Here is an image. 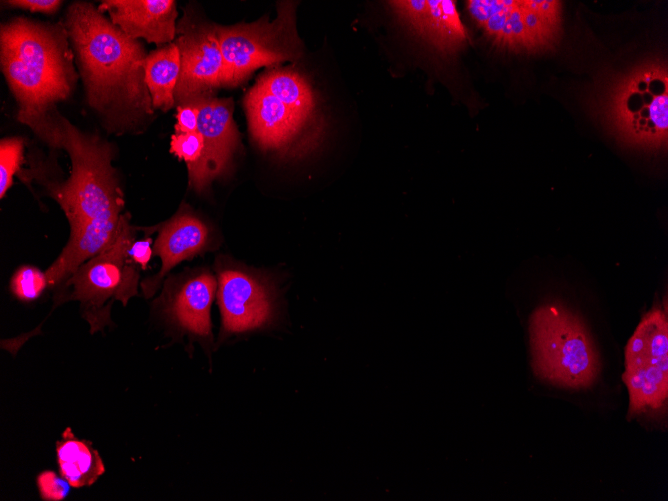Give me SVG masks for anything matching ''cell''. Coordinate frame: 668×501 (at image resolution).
I'll list each match as a JSON object with an SVG mask.
<instances>
[{"label":"cell","mask_w":668,"mask_h":501,"mask_svg":"<svg viewBox=\"0 0 668 501\" xmlns=\"http://www.w3.org/2000/svg\"><path fill=\"white\" fill-rule=\"evenodd\" d=\"M151 243L150 238L134 241L128 250L130 259L142 269H146L151 260L153 254Z\"/></svg>","instance_id":"4316f807"},{"label":"cell","mask_w":668,"mask_h":501,"mask_svg":"<svg viewBox=\"0 0 668 501\" xmlns=\"http://www.w3.org/2000/svg\"><path fill=\"white\" fill-rule=\"evenodd\" d=\"M217 301L221 335L245 333L269 325L275 315L276 294L271 282L234 264L217 267Z\"/></svg>","instance_id":"30bf717a"},{"label":"cell","mask_w":668,"mask_h":501,"mask_svg":"<svg viewBox=\"0 0 668 501\" xmlns=\"http://www.w3.org/2000/svg\"><path fill=\"white\" fill-rule=\"evenodd\" d=\"M223 68L221 86L242 84L260 67H276L300 55L301 42L295 29L291 2L280 4L272 22L261 18L253 23L215 25Z\"/></svg>","instance_id":"ba28073f"},{"label":"cell","mask_w":668,"mask_h":501,"mask_svg":"<svg viewBox=\"0 0 668 501\" xmlns=\"http://www.w3.org/2000/svg\"><path fill=\"white\" fill-rule=\"evenodd\" d=\"M203 149V137L199 131L174 133L171 136L170 151L180 160H183L187 168L198 162L202 156Z\"/></svg>","instance_id":"603a6c76"},{"label":"cell","mask_w":668,"mask_h":501,"mask_svg":"<svg viewBox=\"0 0 668 501\" xmlns=\"http://www.w3.org/2000/svg\"><path fill=\"white\" fill-rule=\"evenodd\" d=\"M466 10L498 50L537 56L555 49L562 32L557 0H469Z\"/></svg>","instance_id":"8992f818"},{"label":"cell","mask_w":668,"mask_h":501,"mask_svg":"<svg viewBox=\"0 0 668 501\" xmlns=\"http://www.w3.org/2000/svg\"><path fill=\"white\" fill-rule=\"evenodd\" d=\"M244 106L250 133L261 149L294 157L311 149L303 136L307 127L258 81L245 95Z\"/></svg>","instance_id":"4fadbf2b"},{"label":"cell","mask_w":668,"mask_h":501,"mask_svg":"<svg viewBox=\"0 0 668 501\" xmlns=\"http://www.w3.org/2000/svg\"><path fill=\"white\" fill-rule=\"evenodd\" d=\"M60 474L72 487L93 484L105 471L103 461L91 443L77 439L67 428L56 444Z\"/></svg>","instance_id":"d6986e66"},{"label":"cell","mask_w":668,"mask_h":501,"mask_svg":"<svg viewBox=\"0 0 668 501\" xmlns=\"http://www.w3.org/2000/svg\"><path fill=\"white\" fill-rule=\"evenodd\" d=\"M192 101L199 108L197 131L203 137L204 149L198 162L188 168L189 185L196 192H202L227 172L240 137L233 119L231 98L205 95Z\"/></svg>","instance_id":"7c38bea8"},{"label":"cell","mask_w":668,"mask_h":501,"mask_svg":"<svg viewBox=\"0 0 668 501\" xmlns=\"http://www.w3.org/2000/svg\"><path fill=\"white\" fill-rule=\"evenodd\" d=\"M69 482L61 475L47 470L37 477V487L43 500L60 501L67 497L70 491Z\"/></svg>","instance_id":"cb8c5ba5"},{"label":"cell","mask_w":668,"mask_h":501,"mask_svg":"<svg viewBox=\"0 0 668 501\" xmlns=\"http://www.w3.org/2000/svg\"><path fill=\"white\" fill-rule=\"evenodd\" d=\"M209 236L206 224L186 210H180L164 223L153 249L154 255L161 258V269L154 277L143 282L145 296L150 297L156 292L174 266L205 251L209 245Z\"/></svg>","instance_id":"e0dca14e"},{"label":"cell","mask_w":668,"mask_h":501,"mask_svg":"<svg viewBox=\"0 0 668 501\" xmlns=\"http://www.w3.org/2000/svg\"><path fill=\"white\" fill-rule=\"evenodd\" d=\"M24 140L19 137L3 138L0 142V197L3 198L13 184V176L20 169Z\"/></svg>","instance_id":"7402d4cb"},{"label":"cell","mask_w":668,"mask_h":501,"mask_svg":"<svg viewBox=\"0 0 668 501\" xmlns=\"http://www.w3.org/2000/svg\"><path fill=\"white\" fill-rule=\"evenodd\" d=\"M388 5L396 17L440 56L452 57L468 42L466 29L452 0H399Z\"/></svg>","instance_id":"5bb4252c"},{"label":"cell","mask_w":668,"mask_h":501,"mask_svg":"<svg viewBox=\"0 0 668 501\" xmlns=\"http://www.w3.org/2000/svg\"><path fill=\"white\" fill-rule=\"evenodd\" d=\"M534 373L568 389L591 387L600 373V356L583 320L554 302L537 307L529 320Z\"/></svg>","instance_id":"5b68a950"},{"label":"cell","mask_w":668,"mask_h":501,"mask_svg":"<svg viewBox=\"0 0 668 501\" xmlns=\"http://www.w3.org/2000/svg\"><path fill=\"white\" fill-rule=\"evenodd\" d=\"M180 52L175 43H169L147 55L145 82L152 106L168 111L175 105V88L180 75Z\"/></svg>","instance_id":"ffe728a7"},{"label":"cell","mask_w":668,"mask_h":501,"mask_svg":"<svg viewBox=\"0 0 668 501\" xmlns=\"http://www.w3.org/2000/svg\"><path fill=\"white\" fill-rule=\"evenodd\" d=\"M3 3L13 7L26 9L31 12L53 14L59 9L62 2L59 0H13L5 1Z\"/></svg>","instance_id":"484cf974"},{"label":"cell","mask_w":668,"mask_h":501,"mask_svg":"<svg viewBox=\"0 0 668 501\" xmlns=\"http://www.w3.org/2000/svg\"><path fill=\"white\" fill-rule=\"evenodd\" d=\"M592 113L624 146L656 151L668 142V67L645 56L620 69L605 70L594 82Z\"/></svg>","instance_id":"3957f363"},{"label":"cell","mask_w":668,"mask_h":501,"mask_svg":"<svg viewBox=\"0 0 668 501\" xmlns=\"http://www.w3.org/2000/svg\"><path fill=\"white\" fill-rule=\"evenodd\" d=\"M97 9L107 11L111 22L133 39L161 45L175 38L177 9L173 0H106Z\"/></svg>","instance_id":"2e32d148"},{"label":"cell","mask_w":668,"mask_h":501,"mask_svg":"<svg viewBox=\"0 0 668 501\" xmlns=\"http://www.w3.org/2000/svg\"><path fill=\"white\" fill-rule=\"evenodd\" d=\"M217 290V279L210 272L187 276L163 294L166 318L181 332L211 339L210 309Z\"/></svg>","instance_id":"9a60e30c"},{"label":"cell","mask_w":668,"mask_h":501,"mask_svg":"<svg viewBox=\"0 0 668 501\" xmlns=\"http://www.w3.org/2000/svg\"><path fill=\"white\" fill-rule=\"evenodd\" d=\"M175 40L180 52V75L175 104L213 95L221 86L223 61L215 25L183 18Z\"/></svg>","instance_id":"8fae6325"},{"label":"cell","mask_w":668,"mask_h":501,"mask_svg":"<svg viewBox=\"0 0 668 501\" xmlns=\"http://www.w3.org/2000/svg\"><path fill=\"white\" fill-rule=\"evenodd\" d=\"M65 26L77 54L88 104L111 126L131 127L152 115L142 44L88 2L69 6Z\"/></svg>","instance_id":"7a4b0ae2"},{"label":"cell","mask_w":668,"mask_h":501,"mask_svg":"<svg viewBox=\"0 0 668 501\" xmlns=\"http://www.w3.org/2000/svg\"><path fill=\"white\" fill-rule=\"evenodd\" d=\"M199 108L194 101L177 105L175 133H188L198 130Z\"/></svg>","instance_id":"d4e9b609"},{"label":"cell","mask_w":668,"mask_h":501,"mask_svg":"<svg viewBox=\"0 0 668 501\" xmlns=\"http://www.w3.org/2000/svg\"><path fill=\"white\" fill-rule=\"evenodd\" d=\"M65 25L25 17L1 26L0 63L21 112H39L66 100L77 75Z\"/></svg>","instance_id":"277c9868"},{"label":"cell","mask_w":668,"mask_h":501,"mask_svg":"<svg viewBox=\"0 0 668 501\" xmlns=\"http://www.w3.org/2000/svg\"><path fill=\"white\" fill-rule=\"evenodd\" d=\"M628 417L663 407L668 397V320L659 307L647 312L625 347L622 375Z\"/></svg>","instance_id":"9c48e42d"},{"label":"cell","mask_w":668,"mask_h":501,"mask_svg":"<svg viewBox=\"0 0 668 501\" xmlns=\"http://www.w3.org/2000/svg\"><path fill=\"white\" fill-rule=\"evenodd\" d=\"M306 127L316 118V99L306 79L291 67H271L257 80Z\"/></svg>","instance_id":"ac0fdd59"},{"label":"cell","mask_w":668,"mask_h":501,"mask_svg":"<svg viewBox=\"0 0 668 501\" xmlns=\"http://www.w3.org/2000/svg\"><path fill=\"white\" fill-rule=\"evenodd\" d=\"M134 237L129 214H122L110 243L65 281V286L70 287L68 298L80 302L91 333L110 323L114 301L118 300L125 306L137 294L139 272L128 254Z\"/></svg>","instance_id":"52a82bcc"},{"label":"cell","mask_w":668,"mask_h":501,"mask_svg":"<svg viewBox=\"0 0 668 501\" xmlns=\"http://www.w3.org/2000/svg\"><path fill=\"white\" fill-rule=\"evenodd\" d=\"M10 287L18 299L33 301L49 286L46 273L34 266H22L12 276Z\"/></svg>","instance_id":"44dd1931"},{"label":"cell","mask_w":668,"mask_h":501,"mask_svg":"<svg viewBox=\"0 0 668 501\" xmlns=\"http://www.w3.org/2000/svg\"><path fill=\"white\" fill-rule=\"evenodd\" d=\"M17 118L50 147L67 151L72 163L66 182L48 185L50 196L65 212L71 229L67 245L45 272L49 287H53L70 278L110 243L124 201L107 142L77 129L55 106L39 112L18 111Z\"/></svg>","instance_id":"6da1fadb"}]
</instances>
